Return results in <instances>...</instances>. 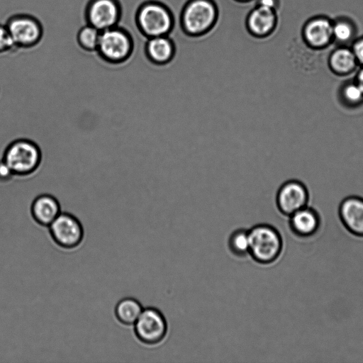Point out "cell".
Masks as SVG:
<instances>
[{
  "label": "cell",
  "mask_w": 363,
  "mask_h": 363,
  "mask_svg": "<svg viewBox=\"0 0 363 363\" xmlns=\"http://www.w3.org/2000/svg\"><path fill=\"white\" fill-rule=\"evenodd\" d=\"M289 217L290 228L298 236H311L319 228L320 219L317 212L308 206L299 209Z\"/></svg>",
  "instance_id": "15"
},
{
  "label": "cell",
  "mask_w": 363,
  "mask_h": 363,
  "mask_svg": "<svg viewBox=\"0 0 363 363\" xmlns=\"http://www.w3.org/2000/svg\"><path fill=\"white\" fill-rule=\"evenodd\" d=\"M143 310V307L138 299L125 296L116 303L114 314L121 324L130 327L134 325Z\"/></svg>",
  "instance_id": "18"
},
{
  "label": "cell",
  "mask_w": 363,
  "mask_h": 363,
  "mask_svg": "<svg viewBox=\"0 0 363 363\" xmlns=\"http://www.w3.org/2000/svg\"><path fill=\"white\" fill-rule=\"evenodd\" d=\"M333 23L325 17H315L308 21L303 28L306 44L315 49L326 48L333 39Z\"/></svg>",
  "instance_id": "13"
},
{
  "label": "cell",
  "mask_w": 363,
  "mask_h": 363,
  "mask_svg": "<svg viewBox=\"0 0 363 363\" xmlns=\"http://www.w3.org/2000/svg\"><path fill=\"white\" fill-rule=\"evenodd\" d=\"M353 35V28L350 23L345 21H337L333 23V38L340 43H345L350 40Z\"/></svg>",
  "instance_id": "22"
},
{
  "label": "cell",
  "mask_w": 363,
  "mask_h": 363,
  "mask_svg": "<svg viewBox=\"0 0 363 363\" xmlns=\"http://www.w3.org/2000/svg\"><path fill=\"white\" fill-rule=\"evenodd\" d=\"M48 229L55 244L67 250L76 249L84 240V229L81 221L67 212H61Z\"/></svg>",
  "instance_id": "6"
},
{
  "label": "cell",
  "mask_w": 363,
  "mask_h": 363,
  "mask_svg": "<svg viewBox=\"0 0 363 363\" xmlns=\"http://www.w3.org/2000/svg\"><path fill=\"white\" fill-rule=\"evenodd\" d=\"M249 255L261 264H269L281 253L283 241L279 232L272 225L260 223L248 230Z\"/></svg>",
  "instance_id": "4"
},
{
  "label": "cell",
  "mask_w": 363,
  "mask_h": 363,
  "mask_svg": "<svg viewBox=\"0 0 363 363\" xmlns=\"http://www.w3.org/2000/svg\"><path fill=\"white\" fill-rule=\"evenodd\" d=\"M328 65L334 74L347 76L354 74L359 65L352 50L341 47L334 50L328 57Z\"/></svg>",
  "instance_id": "17"
},
{
  "label": "cell",
  "mask_w": 363,
  "mask_h": 363,
  "mask_svg": "<svg viewBox=\"0 0 363 363\" xmlns=\"http://www.w3.org/2000/svg\"><path fill=\"white\" fill-rule=\"evenodd\" d=\"M235 1H238V2H242V3H246V2L251 1L252 0H235Z\"/></svg>",
  "instance_id": "28"
},
{
  "label": "cell",
  "mask_w": 363,
  "mask_h": 363,
  "mask_svg": "<svg viewBox=\"0 0 363 363\" xmlns=\"http://www.w3.org/2000/svg\"><path fill=\"white\" fill-rule=\"evenodd\" d=\"M101 31L95 27L86 23L77 33L76 40L78 47L84 53L96 54Z\"/></svg>",
  "instance_id": "19"
},
{
  "label": "cell",
  "mask_w": 363,
  "mask_h": 363,
  "mask_svg": "<svg viewBox=\"0 0 363 363\" xmlns=\"http://www.w3.org/2000/svg\"><path fill=\"white\" fill-rule=\"evenodd\" d=\"M133 329L138 340L147 345L161 342L167 332V323L162 312L154 307L143 308Z\"/></svg>",
  "instance_id": "8"
},
{
  "label": "cell",
  "mask_w": 363,
  "mask_h": 363,
  "mask_svg": "<svg viewBox=\"0 0 363 363\" xmlns=\"http://www.w3.org/2000/svg\"><path fill=\"white\" fill-rule=\"evenodd\" d=\"M277 9L256 4L246 18V28L250 34L257 38L269 36L278 23Z\"/></svg>",
  "instance_id": "11"
},
{
  "label": "cell",
  "mask_w": 363,
  "mask_h": 363,
  "mask_svg": "<svg viewBox=\"0 0 363 363\" xmlns=\"http://www.w3.org/2000/svg\"><path fill=\"white\" fill-rule=\"evenodd\" d=\"M14 173L4 161V158H0V181L4 182L11 179Z\"/></svg>",
  "instance_id": "25"
},
{
  "label": "cell",
  "mask_w": 363,
  "mask_h": 363,
  "mask_svg": "<svg viewBox=\"0 0 363 363\" xmlns=\"http://www.w3.org/2000/svg\"><path fill=\"white\" fill-rule=\"evenodd\" d=\"M338 212L345 228L356 236L363 237V199L357 196L345 198Z\"/></svg>",
  "instance_id": "12"
},
{
  "label": "cell",
  "mask_w": 363,
  "mask_h": 363,
  "mask_svg": "<svg viewBox=\"0 0 363 363\" xmlns=\"http://www.w3.org/2000/svg\"><path fill=\"white\" fill-rule=\"evenodd\" d=\"M352 51L359 65L363 66V37L357 40L352 46Z\"/></svg>",
  "instance_id": "24"
},
{
  "label": "cell",
  "mask_w": 363,
  "mask_h": 363,
  "mask_svg": "<svg viewBox=\"0 0 363 363\" xmlns=\"http://www.w3.org/2000/svg\"><path fill=\"white\" fill-rule=\"evenodd\" d=\"M339 94L341 101L347 107L355 108L363 104V90L354 78L342 84Z\"/></svg>",
  "instance_id": "20"
},
{
  "label": "cell",
  "mask_w": 363,
  "mask_h": 363,
  "mask_svg": "<svg viewBox=\"0 0 363 363\" xmlns=\"http://www.w3.org/2000/svg\"><path fill=\"white\" fill-rule=\"evenodd\" d=\"M122 15L119 0H89L84 9L86 23L100 31L118 26Z\"/></svg>",
  "instance_id": "9"
},
{
  "label": "cell",
  "mask_w": 363,
  "mask_h": 363,
  "mask_svg": "<svg viewBox=\"0 0 363 363\" xmlns=\"http://www.w3.org/2000/svg\"><path fill=\"white\" fill-rule=\"evenodd\" d=\"M145 55L147 60L154 65H166L174 57L175 45L168 35L147 38Z\"/></svg>",
  "instance_id": "14"
},
{
  "label": "cell",
  "mask_w": 363,
  "mask_h": 363,
  "mask_svg": "<svg viewBox=\"0 0 363 363\" xmlns=\"http://www.w3.org/2000/svg\"><path fill=\"white\" fill-rule=\"evenodd\" d=\"M135 44L130 32L116 26L101 31L97 56L108 63L121 64L134 55Z\"/></svg>",
  "instance_id": "3"
},
{
  "label": "cell",
  "mask_w": 363,
  "mask_h": 363,
  "mask_svg": "<svg viewBox=\"0 0 363 363\" xmlns=\"http://www.w3.org/2000/svg\"><path fill=\"white\" fill-rule=\"evenodd\" d=\"M228 245L230 251L237 257H242L249 255L248 230L239 228L234 230L228 238Z\"/></svg>",
  "instance_id": "21"
},
{
  "label": "cell",
  "mask_w": 363,
  "mask_h": 363,
  "mask_svg": "<svg viewBox=\"0 0 363 363\" xmlns=\"http://www.w3.org/2000/svg\"><path fill=\"white\" fill-rule=\"evenodd\" d=\"M135 25L145 37L168 35L174 25V18L170 9L157 1L141 4L135 16Z\"/></svg>",
  "instance_id": "2"
},
{
  "label": "cell",
  "mask_w": 363,
  "mask_h": 363,
  "mask_svg": "<svg viewBox=\"0 0 363 363\" xmlns=\"http://www.w3.org/2000/svg\"><path fill=\"white\" fill-rule=\"evenodd\" d=\"M259 5L265 6L277 10L279 5L278 0H257Z\"/></svg>",
  "instance_id": "26"
},
{
  "label": "cell",
  "mask_w": 363,
  "mask_h": 363,
  "mask_svg": "<svg viewBox=\"0 0 363 363\" xmlns=\"http://www.w3.org/2000/svg\"><path fill=\"white\" fill-rule=\"evenodd\" d=\"M218 18V9L213 0H189L180 16V24L184 33L200 37L211 31Z\"/></svg>",
  "instance_id": "1"
},
{
  "label": "cell",
  "mask_w": 363,
  "mask_h": 363,
  "mask_svg": "<svg viewBox=\"0 0 363 363\" xmlns=\"http://www.w3.org/2000/svg\"><path fill=\"white\" fill-rule=\"evenodd\" d=\"M354 79L363 90V66L357 69L356 73H354Z\"/></svg>",
  "instance_id": "27"
},
{
  "label": "cell",
  "mask_w": 363,
  "mask_h": 363,
  "mask_svg": "<svg viewBox=\"0 0 363 363\" xmlns=\"http://www.w3.org/2000/svg\"><path fill=\"white\" fill-rule=\"evenodd\" d=\"M6 26L18 50H32L41 42L44 28L41 21L28 13H18L11 16Z\"/></svg>",
  "instance_id": "5"
},
{
  "label": "cell",
  "mask_w": 363,
  "mask_h": 363,
  "mask_svg": "<svg viewBox=\"0 0 363 363\" xmlns=\"http://www.w3.org/2000/svg\"><path fill=\"white\" fill-rule=\"evenodd\" d=\"M308 191L300 181L292 179L284 182L279 189L276 202L279 211L286 216L307 206Z\"/></svg>",
  "instance_id": "10"
},
{
  "label": "cell",
  "mask_w": 363,
  "mask_h": 363,
  "mask_svg": "<svg viewBox=\"0 0 363 363\" xmlns=\"http://www.w3.org/2000/svg\"><path fill=\"white\" fill-rule=\"evenodd\" d=\"M16 50L18 49L16 48L6 25H0V55H8Z\"/></svg>",
  "instance_id": "23"
},
{
  "label": "cell",
  "mask_w": 363,
  "mask_h": 363,
  "mask_svg": "<svg viewBox=\"0 0 363 363\" xmlns=\"http://www.w3.org/2000/svg\"><path fill=\"white\" fill-rule=\"evenodd\" d=\"M4 160L14 174H28L38 167L40 151L32 141L17 140L8 146Z\"/></svg>",
  "instance_id": "7"
},
{
  "label": "cell",
  "mask_w": 363,
  "mask_h": 363,
  "mask_svg": "<svg viewBox=\"0 0 363 363\" xmlns=\"http://www.w3.org/2000/svg\"><path fill=\"white\" fill-rule=\"evenodd\" d=\"M31 213L36 223L43 227H48L61 213V208L55 197L43 194L33 201Z\"/></svg>",
  "instance_id": "16"
}]
</instances>
